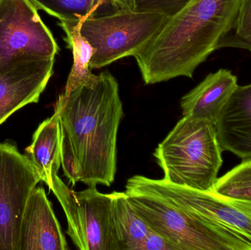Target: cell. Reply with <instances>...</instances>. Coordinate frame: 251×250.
Segmentation results:
<instances>
[{"label": "cell", "mask_w": 251, "mask_h": 250, "mask_svg": "<svg viewBox=\"0 0 251 250\" xmlns=\"http://www.w3.org/2000/svg\"><path fill=\"white\" fill-rule=\"evenodd\" d=\"M61 130V166L72 186H110L117 170V138L124 116L118 81L108 70L69 91L54 105Z\"/></svg>", "instance_id": "1"}, {"label": "cell", "mask_w": 251, "mask_h": 250, "mask_svg": "<svg viewBox=\"0 0 251 250\" xmlns=\"http://www.w3.org/2000/svg\"><path fill=\"white\" fill-rule=\"evenodd\" d=\"M242 0H191L168 19L149 44L134 56L146 85L177 77L193 78L195 70L217 49L231 29Z\"/></svg>", "instance_id": "2"}, {"label": "cell", "mask_w": 251, "mask_h": 250, "mask_svg": "<svg viewBox=\"0 0 251 250\" xmlns=\"http://www.w3.org/2000/svg\"><path fill=\"white\" fill-rule=\"evenodd\" d=\"M222 152L215 123L183 116L153 155L167 182L209 192L224 162Z\"/></svg>", "instance_id": "3"}, {"label": "cell", "mask_w": 251, "mask_h": 250, "mask_svg": "<svg viewBox=\"0 0 251 250\" xmlns=\"http://www.w3.org/2000/svg\"><path fill=\"white\" fill-rule=\"evenodd\" d=\"M125 192L149 227L179 250H244L239 244L145 186L135 176L127 181Z\"/></svg>", "instance_id": "4"}, {"label": "cell", "mask_w": 251, "mask_h": 250, "mask_svg": "<svg viewBox=\"0 0 251 250\" xmlns=\"http://www.w3.org/2000/svg\"><path fill=\"white\" fill-rule=\"evenodd\" d=\"M164 15L120 9L104 16L85 19L81 34L94 49L92 69L105 67L141 51L168 21Z\"/></svg>", "instance_id": "5"}, {"label": "cell", "mask_w": 251, "mask_h": 250, "mask_svg": "<svg viewBox=\"0 0 251 250\" xmlns=\"http://www.w3.org/2000/svg\"><path fill=\"white\" fill-rule=\"evenodd\" d=\"M50 190L63 208L67 220L68 236L81 250H119L113 212L111 194L97 186L76 192L56 175Z\"/></svg>", "instance_id": "6"}, {"label": "cell", "mask_w": 251, "mask_h": 250, "mask_svg": "<svg viewBox=\"0 0 251 250\" xmlns=\"http://www.w3.org/2000/svg\"><path fill=\"white\" fill-rule=\"evenodd\" d=\"M139 182L168 198L216 231L251 250V211L244 204L226 199L212 191L197 190L136 175Z\"/></svg>", "instance_id": "7"}, {"label": "cell", "mask_w": 251, "mask_h": 250, "mask_svg": "<svg viewBox=\"0 0 251 250\" xmlns=\"http://www.w3.org/2000/svg\"><path fill=\"white\" fill-rule=\"evenodd\" d=\"M41 176L11 142H0V250H19L22 217Z\"/></svg>", "instance_id": "8"}, {"label": "cell", "mask_w": 251, "mask_h": 250, "mask_svg": "<svg viewBox=\"0 0 251 250\" xmlns=\"http://www.w3.org/2000/svg\"><path fill=\"white\" fill-rule=\"evenodd\" d=\"M31 0H0V63L23 55L55 58L59 46Z\"/></svg>", "instance_id": "9"}, {"label": "cell", "mask_w": 251, "mask_h": 250, "mask_svg": "<svg viewBox=\"0 0 251 250\" xmlns=\"http://www.w3.org/2000/svg\"><path fill=\"white\" fill-rule=\"evenodd\" d=\"M54 59L23 55L0 63V125L25 106L38 102L52 76Z\"/></svg>", "instance_id": "10"}, {"label": "cell", "mask_w": 251, "mask_h": 250, "mask_svg": "<svg viewBox=\"0 0 251 250\" xmlns=\"http://www.w3.org/2000/svg\"><path fill=\"white\" fill-rule=\"evenodd\" d=\"M66 237L45 189L35 187L22 217L19 250H69Z\"/></svg>", "instance_id": "11"}, {"label": "cell", "mask_w": 251, "mask_h": 250, "mask_svg": "<svg viewBox=\"0 0 251 250\" xmlns=\"http://www.w3.org/2000/svg\"><path fill=\"white\" fill-rule=\"evenodd\" d=\"M217 139L223 151L251 159V83L238 85L215 122Z\"/></svg>", "instance_id": "12"}, {"label": "cell", "mask_w": 251, "mask_h": 250, "mask_svg": "<svg viewBox=\"0 0 251 250\" xmlns=\"http://www.w3.org/2000/svg\"><path fill=\"white\" fill-rule=\"evenodd\" d=\"M238 87L231 70L221 68L209 73L196 88L181 98L183 116L215 123L224 106Z\"/></svg>", "instance_id": "13"}, {"label": "cell", "mask_w": 251, "mask_h": 250, "mask_svg": "<svg viewBox=\"0 0 251 250\" xmlns=\"http://www.w3.org/2000/svg\"><path fill=\"white\" fill-rule=\"evenodd\" d=\"M25 151L38 170L41 182L50 189L61 167V130L57 113L39 125Z\"/></svg>", "instance_id": "14"}, {"label": "cell", "mask_w": 251, "mask_h": 250, "mask_svg": "<svg viewBox=\"0 0 251 250\" xmlns=\"http://www.w3.org/2000/svg\"><path fill=\"white\" fill-rule=\"evenodd\" d=\"M112 212L119 250H137L151 227L137 214L125 192H112Z\"/></svg>", "instance_id": "15"}, {"label": "cell", "mask_w": 251, "mask_h": 250, "mask_svg": "<svg viewBox=\"0 0 251 250\" xmlns=\"http://www.w3.org/2000/svg\"><path fill=\"white\" fill-rule=\"evenodd\" d=\"M85 19L62 20L59 25L66 33L65 41L73 54V65L65 86L64 91H69L82 84L92 80L96 75L90 68L94 49L88 40L81 34V26Z\"/></svg>", "instance_id": "16"}, {"label": "cell", "mask_w": 251, "mask_h": 250, "mask_svg": "<svg viewBox=\"0 0 251 250\" xmlns=\"http://www.w3.org/2000/svg\"><path fill=\"white\" fill-rule=\"evenodd\" d=\"M39 10L62 20H81L120 10L115 0H31Z\"/></svg>", "instance_id": "17"}, {"label": "cell", "mask_w": 251, "mask_h": 250, "mask_svg": "<svg viewBox=\"0 0 251 250\" xmlns=\"http://www.w3.org/2000/svg\"><path fill=\"white\" fill-rule=\"evenodd\" d=\"M212 191L226 199L251 204V159L218 178Z\"/></svg>", "instance_id": "18"}, {"label": "cell", "mask_w": 251, "mask_h": 250, "mask_svg": "<svg viewBox=\"0 0 251 250\" xmlns=\"http://www.w3.org/2000/svg\"><path fill=\"white\" fill-rule=\"evenodd\" d=\"M191 0H132V10L164 15L168 19L179 13Z\"/></svg>", "instance_id": "19"}, {"label": "cell", "mask_w": 251, "mask_h": 250, "mask_svg": "<svg viewBox=\"0 0 251 250\" xmlns=\"http://www.w3.org/2000/svg\"><path fill=\"white\" fill-rule=\"evenodd\" d=\"M226 35L251 40V0H242L232 26Z\"/></svg>", "instance_id": "20"}, {"label": "cell", "mask_w": 251, "mask_h": 250, "mask_svg": "<svg viewBox=\"0 0 251 250\" xmlns=\"http://www.w3.org/2000/svg\"><path fill=\"white\" fill-rule=\"evenodd\" d=\"M137 250H179L176 245L155 230H149Z\"/></svg>", "instance_id": "21"}, {"label": "cell", "mask_w": 251, "mask_h": 250, "mask_svg": "<svg viewBox=\"0 0 251 250\" xmlns=\"http://www.w3.org/2000/svg\"><path fill=\"white\" fill-rule=\"evenodd\" d=\"M223 48H235L247 50L251 52V40L241 39L225 35L218 43L217 49Z\"/></svg>", "instance_id": "22"}, {"label": "cell", "mask_w": 251, "mask_h": 250, "mask_svg": "<svg viewBox=\"0 0 251 250\" xmlns=\"http://www.w3.org/2000/svg\"><path fill=\"white\" fill-rule=\"evenodd\" d=\"M122 9H132V0H115Z\"/></svg>", "instance_id": "23"}, {"label": "cell", "mask_w": 251, "mask_h": 250, "mask_svg": "<svg viewBox=\"0 0 251 250\" xmlns=\"http://www.w3.org/2000/svg\"><path fill=\"white\" fill-rule=\"evenodd\" d=\"M242 204H244V205H246V207H248V208H249V209L251 211V204H244V203H242Z\"/></svg>", "instance_id": "24"}]
</instances>
